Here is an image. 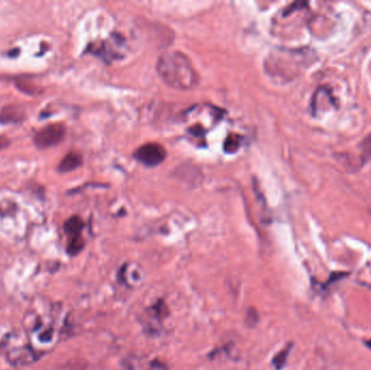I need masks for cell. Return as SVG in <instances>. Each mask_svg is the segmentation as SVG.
Wrapping results in <instances>:
<instances>
[{
    "mask_svg": "<svg viewBox=\"0 0 371 370\" xmlns=\"http://www.w3.org/2000/svg\"><path fill=\"white\" fill-rule=\"evenodd\" d=\"M156 69L161 79L172 88L189 90L199 82V76L191 61L179 51L164 52L159 58Z\"/></svg>",
    "mask_w": 371,
    "mask_h": 370,
    "instance_id": "1",
    "label": "cell"
},
{
    "mask_svg": "<svg viewBox=\"0 0 371 370\" xmlns=\"http://www.w3.org/2000/svg\"><path fill=\"white\" fill-rule=\"evenodd\" d=\"M306 59L301 52L280 50L271 53L270 59L266 61V69L273 76L288 79L295 76L304 67Z\"/></svg>",
    "mask_w": 371,
    "mask_h": 370,
    "instance_id": "2",
    "label": "cell"
},
{
    "mask_svg": "<svg viewBox=\"0 0 371 370\" xmlns=\"http://www.w3.org/2000/svg\"><path fill=\"white\" fill-rule=\"evenodd\" d=\"M65 136L64 125L60 123L48 125L35 135V144L39 149L51 148L60 144Z\"/></svg>",
    "mask_w": 371,
    "mask_h": 370,
    "instance_id": "3",
    "label": "cell"
},
{
    "mask_svg": "<svg viewBox=\"0 0 371 370\" xmlns=\"http://www.w3.org/2000/svg\"><path fill=\"white\" fill-rule=\"evenodd\" d=\"M134 157L145 166H158L166 158V151L159 144H146L136 151Z\"/></svg>",
    "mask_w": 371,
    "mask_h": 370,
    "instance_id": "4",
    "label": "cell"
},
{
    "mask_svg": "<svg viewBox=\"0 0 371 370\" xmlns=\"http://www.w3.org/2000/svg\"><path fill=\"white\" fill-rule=\"evenodd\" d=\"M25 113L19 105H7L0 112V122L1 123H18L21 122Z\"/></svg>",
    "mask_w": 371,
    "mask_h": 370,
    "instance_id": "5",
    "label": "cell"
},
{
    "mask_svg": "<svg viewBox=\"0 0 371 370\" xmlns=\"http://www.w3.org/2000/svg\"><path fill=\"white\" fill-rule=\"evenodd\" d=\"M82 159L81 154L71 152L66 154L60 162V164H59V170H60L61 173L71 172V170H74L75 168L80 167L82 165Z\"/></svg>",
    "mask_w": 371,
    "mask_h": 370,
    "instance_id": "6",
    "label": "cell"
},
{
    "mask_svg": "<svg viewBox=\"0 0 371 370\" xmlns=\"http://www.w3.org/2000/svg\"><path fill=\"white\" fill-rule=\"evenodd\" d=\"M358 150L360 166H363V165L368 163L371 160V134L363 139V141L358 145Z\"/></svg>",
    "mask_w": 371,
    "mask_h": 370,
    "instance_id": "7",
    "label": "cell"
},
{
    "mask_svg": "<svg viewBox=\"0 0 371 370\" xmlns=\"http://www.w3.org/2000/svg\"><path fill=\"white\" fill-rule=\"evenodd\" d=\"M82 226H84V224H82L81 218L78 216H73L65 223L64 229L68 235L72 236V238H75L81 236Z\"/></svg>",
    "mask_w": 371,
    "mask_h": 370,
    "instance_id": "8",
    "label": "cell"
},
{
    "mask_svg": "<svg viewBox=\"0 0 371 370\" xmlns=\"http://www.w3.org/2000/svg\"><path fill=\"white\" fill-rule=\"evenodd\" d=\"M241 137L239 135H230L225 143V150L229 153H233L240 147Z\"/></svg>",
    "mask_w": 371,
    "mask_h": 370,
    "instance_id": "9",
    "label": "cell"
},
{
    "mask_svg": "<svg viewBox=\"0 0 371 370\" xmlns=\"http://www.w3.org/2000/svg\"><path fill=\"white\" fill-rule=\"evenodd\" d=\"M290 349H291V345H289V347L286 348L285 349H282L281 352L279 354H277L275 358H273V365H275V367L277 369H281L283 366H285V364L287 362V357H288V354H289L290 352Z\"/></svg>",
    "mask_w": 371,
    "mask_h": 370,
    "instance_id": "10",
    "label": "cell"
},
{
    "mask_svg": "<svg viewBox=\"0 0 371 370\" xmlns=\"http://www.w3.org/2000/svg\"><path fill=\"white\" fill-rule=\"evenodd\" d=\"M10 144V141L7 137H4V136H0V149H4L6 147H8Z\"/></svg>",
    "mask_w": 371,
    "mask_h": 370,
    "instance_id": "11",
    "label": "cell"
},
{
    "mask_svg": "<svg viewBox=\"0 0 371 370\" xmlns=\"http://www.w3.org/2000/svg\"><path fill=\"white\" fill-rule=\"evenodd\" d=\"M366 345H367V347H368V348L371 349V339H370V340H368V341H367V342H366Z\"/></svg>",
    "mask_w": 371,
    "mask_h": 370,
    "instance_id": "12",
    "label": "cell"
}]
</instances>
